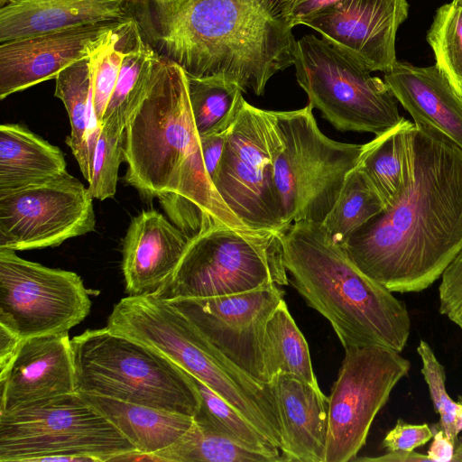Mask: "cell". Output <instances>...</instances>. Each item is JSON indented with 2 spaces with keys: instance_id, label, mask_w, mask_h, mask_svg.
Here are the masks:
<instances>
[{
  "instance_id": "f1b7e54d",
  "label": "cell",
  "mask_w": 462,
  "mask_h": 462,
  "mask_svg": "<svg viewBox=\"0 0 462 462\" xmlns=\"http://www.w3.org/2000/svg\"><path fill=\"white\" fill-rule=\"evenodd\" d=\"M385 208L366 176L355 167L346 174L335 204L321 224L330 237L341 245Z\"/></svg>"
},
{
  "instance_id": "7c38bea8",
  "label": "cell",
  "mask_w": 462,
  "mask_h": 462,
  "mask_svg": "<svg viewBox=\"0 0 462 462\" xmlns=\"http://www.w3.org/2000/svg\"><path fill=\"white\" fill-rule=\"evenodd\" d=\"M91 301L76 273L54 269L0 248V326L20 340L69 332Z\"/></svg>"
},
{
  "instance_id": "f546056e",
  "label": "cell",
  "mask_w": 462,
  "mask_h": 462,
  "mask_svg": "<svg viewBox=\"0 0 462 462\" xmlns=\"http://www.w3.org/2000/svg\"><path fill=\"white\" fill-rule=\"evenodd\" d=\"M189 376L200 398L199 410L194 416L195 421L217 430L246 448L270 456L276 462L285 461L281 449L235 407L207 384L191 374Z\"/></svg>"
},
{
  "instance_id": "ab89813d",
  "label": "cell",
  "mask_w": 462,
  "mask_h": 462,
  "mask_svg": "<svg viewBox=\"0 0 462 462\" xmlns=\"http://www.w3.org/2000/svg\"><path fill=\"white\" fill-rule=\"evenodd\" d=\"M353 461H378V462H431L427 455L413 451H387L386 454L375 457H355Z\"/></svg>"
},
{
  "instance_id": "e575fe53",
  "label": "cell",
  "mask_w": 462,
  "mask_h": 462,
  "mask_svg": "<svg viewBox=\"0 0 462 462\" xmlns=\"http://www.w3.org/2000/svg\"><path fill=\"white\" fill-rule=\"evenodd\" d=\"M439 300V312L462 328V249L441 275Z\"/></svg>"
},
{
  "instance_id": "603a6c76",
  "label": "cell",
  "mask_w": 462,
  "mask_h": 462,
  "mask_svg": "<svg viewBox=\"0 0 462 462\" xmlns=\"http://www.w3.org/2000/svg\"><path fill=\"white\" fill-rule=\"evenodd\" d=\"M110 420L144 457H154L180 441L194 424V417L91 393H79Z\"/></svg>"
},
{
  "instance_id": "1f68e13d",
  "label": "cell",
  "mask_w": 462,
  "mask_h": 462,
  "mask_svg": "<svg viewBox=\"0 0 462 462\" xmlns=\"http://www.w3.org/2000/svg\"><path fill=\"white\" fill-rule=\"evenodd\" d=\"M427 41L436 66L462 97V5L453 0L438 8Z\"/></svg>"
},
{
  "instance_id": "9c48e42d",
  "label": "cell",
  "mask_w": 462,
  "mask_h": 462,
  "mask_svg": "<svg viewBox=\"0 0 462 462\" xmlns=\"http://www.w3.org/2000/svg\"><path fill=\"white\" fill-rule=\"evenodd\" d=\"M312 109L308 104L298 110L273 111L282 139L274 161V181L287 226L324 221L363 149V144L327 137L318 127Z\"/></svg>"
},
{
  "instance_id": "d4e9b609",
  "label": "cell",
  "mask_w": 462,
  "mask_h": 462,
  "mask_svg": "<svg viewBox=\"0 0 462 462\" xmlns=\"http://www.w3.org/2000/svg\"><path fill=\"white\" fill-rule=\"evenodd\" d=\"M416 125L401 122L363 144L356 168L368 179L388 207L399 199L414 176Z\"/></svg>"
},
{
  "instance_id": "8fae6325",
  "label": "cell",
  "mask_w": 462,
  "mask_h": 462,
  "mask_svg": "<svg viewBox=\"0 0 462 462\" xmlns=\"http://www.w3.org/2000/svg\"><path fill=\"white\" fill-rule=\"evenodd\" d=\"M282 139L273 111L245 101L230 127L213 185L226 207L248 228L283 232L274 161Z\"/></svg>"
},
{
  "instance_id": "74e56055",
  "label": "cell",
  "mask_w": 462,
  "mask_h": 462,
  "mask_svg": "<svg viewBox=\"0 0 462 462\" xmlns=\"http://www.w3.org/2000/svg\"><path fill=\"white\" fill-rule=\"evenodd\" d=\"M228 131L199 136L205 167L212 183L224 152Z\"/></svg>"
},
{
  "instance_id": "30bf717a",
  "label": "cell",
  "mask_w": 462,
  "mask_h": 462,
  "mask_svg": "<svg viewBox=\"0 0 462 462\" xmlns=\"http://www.w3.org/2000/svg\"><path fill=\"white\" fill-rule=\"evenodd\" d=\"M293 65L309 104L339 131L379 135L402 119L384 80L323 38L296 41Z\"/></svg>"
},
{
  "instance_id": "5b68a950",
  "label": "cell",
  "mask_w": 462,
  "mask_h": 462,
  "mask_svg": "<svg viewBox=\"0 0 462 462\" xmlns=\"http://www.w3.org/2000/svg\"><path fill=\"white\" fill-rule=\"evenodd\" d=\"M106 327L157 351L207 384L281 449L282 427L271 384L237 366L167 300L152 292L123 298Z\"/></svg>"
},
{
  "instance_id": "83f0119b",
  "label": "cell",
  "mask_w": 462,
  "mask_h": 462,
  "mask_svg": "<svg viewBox=\"0 0 462 462\" xmlns=\"http://www.w3.org/2000/svg\"><path fill=\"white\" fill-rule=\"evenodd\" d=\"M187 79L190 107L199 136L228 131L245 101L242 87L221 76H187Z\"/></svg>"
},
{
  "instance_id": "4dcf8cb0",
  "label": "cell",
  "mask_w": 462,
  "mask_h": 462,
  "mask_svg": "<svg viewBox=\"0 0 462 462\" xmlns=\"http://www.w3.org/2000/svg\"><path fill=\"white\" fill-rule=\"evenodd\" d=\"M173 462H276L265 454L253 451L217 430L195 421L187 434L170 448L154 457Z\"/></svg>"
},
{
  "instance_id": "8d00e7d4",
  "label": "cell",
  "mask_w": 462,
  "mask_h": 462,
  "mask_svg": "<svg viewBox=\"0 0 462 462\" xmlns=\"http://www.w3.org/2000/svg\"><path fill=\"white\" fill-rule=\"evenodd\" d=\"M343 0H283V9L290 24L294 27L319 10Z\"/></svg>"
},
{
  "instance_id": "d6a6232c",
  "label": "cell",
  "mask_w": 462,
  "mask_h": 462,
  "mask_svg": "<svg viewBox=\"0 0 462 462\" xmlns=\"http://www.w3.org/2000/svg\"><path fill=\"white\" fill-rule=\"evenodd\" d=\"M125 126L110 120L101 125L88 181L93 199L105 200L116 192L118 170L124 161Z\"/></svg>"
},
{
  "instance_id": "60d3db41",
  "label": "cell",
  "mask_w": 462,
  "mask_h": 462,
  "mask_svg": "<svg viewBox=\"0 0 462 462\" xmlns=\"http://www.w3.org/2000/svg\"><path fill=\"white\" fill-rule=\"evenodd\" d=\"M21 341L9 330L0 326V368L9 362Z\"/></svg>"
},
{
  "instance_id": "ffe728a7",
  "label": "cell",
  "mask_w": 462,
  "mask_h": 462,
  "mask_svg": "<svg viewBox=\"0 0 462 462\" xmlns=\"http://www.w3.org/2000/svg\"><path fill=\"white\" fill-rule=\"evenodd\" d=\"M270 384L280 417L284 460L325 462L328 397L319 386L284 374Z\"/></svg>"
},
{
  "instance_id": "2e32d148",
  "label": "cell",
  "mask_w": 462,
  "mask_h": 462,
  "mask_svg": "<svg viewBox=\"0 0 462 462\" xmlns=\"http://www.w3.org/2000/svg\"><path fill=\"white\" fill-rule=\"evenodd\" d=\"M406 0H343L303 19L324 40L369 71H389L397 61L395 38L408 16Z\"/></svg>"
},
{
  "instance_id": "6da1fadb",
  "label": "cell",
  "mask_w": 462,
  "mask_h": 462,
  "mask_svg": "<svg viewBox=\"0 0 462 462\" xmlns=\"http://www.w3.org/2000/svg\"><path fill=\"white\" fill-rule=\"evenodd\" d=\"M415 125L409 188L341 245L360 271L392 292L429 288L462 249V149Z\"/></svg>"
},
{
  "instance_id": "4fadbf2b",
  "label": "cell",
  "mask_w": 462,
  "mask_h": 462,
  "mask_svg": "<svg viewBox=\"0 0 462 462\" xmlns=\"http://www.w3.org/2000/svg\"><path fill=\"white\" fill-rule=\"evenodd\" d=\"M410 369L408 359L387 347L345 349L337 379L328 396L325 462H347L356 457L376 414Z\"/></svg>"
},
{
  "instance_id": "9a60e30c",
  "label": "cell",
  "mask_w": 462,
  "mask_h": 462,
  "mask_svg": "<svg viewBox=\"0 0 462 462\" xmlns=\"http://www.w3.org/2000/svg\"><path fill=\"white\" fill-rule=\"evenodd\" d=\"M284 291L276 283L230 295L167 300L225 356L254 379L267 382L263 342Z\"/></svg>"
},
{
  "instance_id": "e0dca14e",
  "label": "cell",
  "mask_w": 462,
  "mask_h": 462,
  "mask_svg": "<svg viewBox=\"0 0 462 462\" xmlns=\"http://www.w3.org/2000/svg\"><path fill=\"white\" fill-rule=\"evenodd\" d=\"M118 22L87 24L0 42V98L55 79L65 68L88 57Z\"/></svg>"
},
{
  "instance_id": "ba28073f",
  "label": "cell",
  "mask_w": 462,
  "mask_h": 462,
  "mask_svg": "<svg viewBox=\"0 0 462 462\" xmlns=\"http://www.w3.org/2000/svg\"><path fill=\"white\" fill-rule=\"evenodd\" d=\"M282 233L224 225L203 231L189 239L175 272L152 293L205 298L286 285Z\"/></svg>"
},
{
  "instance_id": "d6986e66",
  "label": "cell",
  "mask_w": 462,
  "mask_h": 462,
  "mask_svg": "<svg viewBox=\"0 0 462 462\" xmlns=\"http://www.w3.org/2000/svg\"><path fill=\"white\" fill-rule=\"evenodd\" d=\"M189 238L155 209L134 217L123 244L122 270L129 295L154 292L167 282L184 254Z\"/></svg>"
},
{
  "instance_id": "7bdbcfd3",
  "label": "cell",
  "mask_w": 462,
  "mask_h": 462,
  "mask_svg": "<svg viewBox=\"0 0 462 462\" xmlns=\"http://www.w3.org/2000/svg\"><path fill=\"white\" fill-rule=\"evenodd\" d=\"M452 462H462V440L456 443Z\"/></svg>"
},
{
  "instance_id": "ee69618b",
  "label": "cell",
  "mask_w": 462,
  "mask_h": 462,
  "mask_svg": "<svg viewBox=\"0 0 462 462\" xmlns=\"http://www.w3.org/2000/svg\"><path fill=\"white\" fill-rule=\"evenodd\" d=\"M456 2H457L458 4L462 5V0H454Z\"/></svg>"
},
{
  "instance_id": "277c9868",
  "label": "cell",
  "mask_w": 462,
  "mask_h": 462,
  "mask_svg": "<svg viewBox=\"0 0 462 462\" xmlns=\"http://www.w3.org/2000/svg\"><path fill=\"white\" fill-rule=\"evenodd\" d=\"M282 242L291 283L329 321L345 349L405 348L411 328L405 303L360 271L321 223H292Z\"/></svg>"
},
{
  "instance_id": "cb8c5ba5",
  "label": "cell",
  "mask_w": 462,
  "mask_h": 462,
  "mask_svg": "<svg viewBox=\"0 0 462 462\" xmlns=\"http://www.w3.org/2000/svg\"><path fill=\"white\" fill-rule=\"evenodd\" d=\"M63 152L18 124L0 125V192L39 184L67 171Z\"/></svg>"
},
{
  "instance_id": "4316f807",
  "label": "cell",
  "mask_w": 462,
  "mask_h": 462,
  "mask_svg": "<svg viewBox=\"0 0 462 462\" xmlns=\"http://www.w3.org/2000/svg\"><path fill=\"white\" fill-rule=\"evenodd\" d=\"M264 373L270 383L284 374L319 386L308 343L282 300L269 318L263 336Z\"/></svg>"
},
{
  "instance_id": "f35d334b",
  "label": "cell",
  "mask_w": 462,
  "mask_h": 462,
  "mask_svg": "<svg viewBox=\"0 0 462 462\" xmlns=\"http://www.w3.org/2000/svg\"><path fill=\"white\" fill-rule=\"evenodd\" d=\"M433 440L427 456L431 462H452L456 442H454L439 426L434 428Z\"/></svg>"
},
{
  "instance_id": "ac0fdd59",
  "label": "cell",
  "mask_w": 462,
  "mask_h": 462,
  "mask_svg": "<svg viewBox=\"0 0 462 462\" xmlns=\"http://www.w3.org/2000/svg\"><path fill=\"white\" fill-rule=\"evenodd\" d=\"M0 413L76 392L71 339L68 332L20 342L0 368Z\"/></svg>"
},
{
  "instance_id": "b9f144b4",
  "label": "cell",
  "mask_w": 462,
  "mask_h": 462,
  "mask_svg": "<svg viewBox=\"0 0 462 462\" xmlns=\"http://www.w3.org/2000/svg\"><path fill=\"white\" fill-rule=\"evenodd\" d=\"M457 402L459 404V408L457 414L455 430L456 433L458 435L459 432L462 431V395L458 396Z\"/></svg>"
},
{
  "instance_id": "3957f363",
  "label": "cell",
  "mask_w": 462,
  "mask_h": 462,
  "mask_svg": "<svg viewBox=\"0 0 462 462\" xmlns=\"http://www.w3.org/2000/svg\"><path fill=\"white\" fill-rule=\"evenodd\" d=\"M125 181L157 198L189 239L216 226L246 227L226 207L205 167L184 70L160 58L125 120ZM251 229V228H250Z\"/></svg>"
},
{
  "instance_id": "484cf974",
  "label": "cell",
  "mask_w": 462,
  "mask_h": 462,
  "mask_svg": "<svg viewBox=\"0 0 462 462\" xmlns=\"http://www.w3.org/2000/svg\"><path fill=\"white\" fill-rule=\"evenodd\" d=\"M54 96L62 101L69 118L70 134L66 138V143L88 181L89 159L93 158L101 130L92 104L90 55L57 75Z\"/></svg>"
},
{
  "instance_id": "7402d4cb",
  "label": "cell",
  "mask_w": 462,
  "mask_h": 462,
  "mask_svg": "<svg viewBox=\"0 0 462 462\" xmlns=\"http://www.w3.org/2000/svg\"><path fill=\"white\" fill-rule=\"evenodd\" d=\"M130 0H7L0 42L128 17Z\"/></svg>"
},
{
  "instance_id": "44dd1931",
  "label": "cell",
  "mask_w": 462,
  "mask_h": 462,
  "mask_svg": "<svg viewBox=\"0 0 462 462\" xmlns=\"http://www.w3.org/2000/svg\"><path fill=\"white\" fill-rule=\"evenodd\" d=\"M383 80L415 125L442 133L462 149V97L436 65L397 60Z\"/></svg>"
},
{
  "instance_id": "d590c367",
  "label": "cell",
  "mask_w": 462,
  "mask_h": 462,
  "mask_svg": "<svg viewBox=\"0 0 462 462\" xmlns=\"http://www.w3.org/2000/svg\"><path fill=\"white\" fill-rule=\"evenodd\" d=\"M433 434L432 429L426 423L410 424L399 419L395 426L385 435L383 447L387 451H413L429 442Z\"/></svg>"
},
{
  "instance_id": "5bb4252c",
  "label": "cell",
  "mask_w": 462,
  "mask_h": 462,
  "mask_svg": "<svg viewBox=\"0 0 462 462\" xmlns=\"http://www.w3.org/2000/svg\"><path fill=\"white\" fill-rule=\"evenodd\" d=\"M93 198L69 172L0 192V248L55 247L95 230Z\"/></svg>"
},
{
  "instance_id": "7a4b0ae2",
  "label": "cell",
  "mask_w": 462,
  "mask_h": 462,
  "mask_svg": "<svg viewBox=\"0 0 462 462\" xmlns=\"http://www.w3.org/2000/svg\"><path fill=\"white\" fill-rule=\"evenodd\" d=\"M143 41L188 77L221 76L260 96L293 64L283 0H130Z\"/></svg>"
},
{
  "instance_id": "52a82bcc",
  "label": "cell",
  "mask_w": 462,
  "mask_h": 462,
  "mask_svg": "<svg viewBox=\"0 0 462 462\" xmlns=\"http://www.w3.org/2000/svg\"><path fill=\"white\" fill-rule=\"evenodd\" d=\"M57 457L105 462L143 456L77 392L0 413V462H44Z\"/></svg>"
},
{
  "instance_id": "8992f818",
  "label": "cell",
  "mask_w": 462,
  "mask_h": 462,
  "mask_svg": "<svg viewBox=\"0 0 462 462\" xmlns=\"http://www.w3.org/2000/svg\"><path fill=\"white\" fill-rule=\"evenodd\" d=\"M71 346L77 393L198 413L200 398L189 374L157 351L107 327L85 330Z\"/></svg>"
},
{
  "instance_id": "836d02e7",
  "label": "cell",
  "mask_w": 462,
  "mask_h": 462,
  "mask_svg": "<svg viewBox=\"0 0 462 462\" xmlns=\"http://www.w3.org/2000/svg\"><path fill=\"white\" fill-rule=\"evenodd\" d=\"M422 367L421 374L428 385L430 399L436 412L439 415V428L454 442L457 441L455 430L459 404L451 399L446 389V371L436 357L432 348L425 340L417 346Z\"/></svg>"
}]
</instances>
